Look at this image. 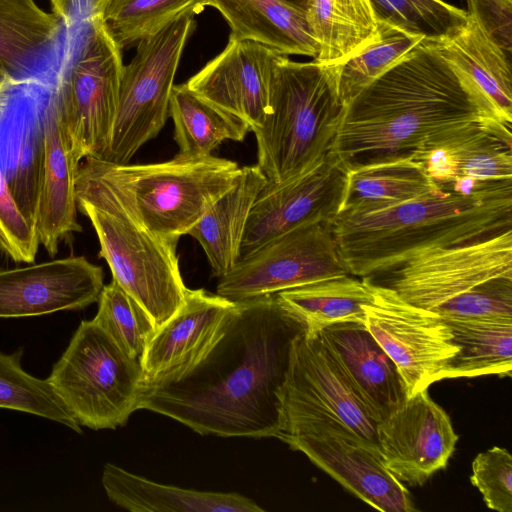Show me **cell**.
<instances>
[{
  "mask_svg": "<svg viewBox=\"0 0 512 512\" xmlns=\"http://www.w3.org/2000/svg\"><path fill=\"white\" fill-rule=\"evenodd\" d=\"M207 0H108L100 16L122 51L156 33L183 13H200Z\"/></svg>",
  "mask_w": 512,
  "mask_h": 512,
  "instance_id": "836d02e7",
  "label": "cell"
},
{
  "mask_svg": "<svg viewBox=\"0 0 512 512\" xmlns=\"http://www.w3.org/2000/svg\"><path fill=\"white\" fill-rule=\"evenodd\" d=\"M77 209L91 222L114 280L146 311L156 328L184 303L185 286L176 252L177 242L137 224L112 192L79 163Z\"/></svg>",
  "mask_w": 512,
  "mask_h": 512,
  "instance_id": "8992f818",
  "label": "cell"
},
{
  "mask_svg": "<svg viewBox=\"0 0 512 512\" xmlns=\"http://www.w3.org/2000/svg\"><path fill=\"white\" fill-rule=\"evenodd\" d=\"M103 270L84 256H69L0 270V318L84 309L98 301Z\"/></svg>",
  "mask_w": 512,
  "mask_h": 512,
  "instance_id": "2e32d148",
  "label": "cell"
},
{
  "mask_svg": "<svg viewBox=\"0 0 512 512\" xmlns=\"http://www.w3.org/2000/svg\"><path fill=\"white\" fill-rule=\"evenodd\" d=\"M425 38L396 26L379 22L377 37L357 54L340 64L339 91L346 105Z\"/></svg>",
  "mask_w": 512,
  "mask_h": 512,
  "instance_id": "e575fe53",
  "label": "cell"
},
{
  "mask_svg": "<svg viewBox=\"0 0 512 512\" xmlns=\"http://www.w3.org/2000/svg\"><path fill=\"white\" fill-rule=\"evenodd\" d=\"M484 117L468 81L424 39L347 102L332 152L347 171L413 159L429 137Z\"/></svg>",
  "mask_w": 512,
  "mask_h": 512,
  "instance_id": "7a4b0ae2",
  "label": "cell"
},
{
  "mask_svg": "<svg viewBox=\"0 0 512 512\" xmlns=\"http://www.w3.org/2000/svg\"><path fill=\"white\" fill-rule=\"evenodd\" d=\"M1 77V76H0ZM3 78V77H2Z\"/></svg>",
  "mask_w": 512,
  "mask_h": 512,
  "instance_id": "f6af8a7d",
  "label": "cell"
},
{
  "mask_svg": "<svg viewBox=\"0 0 512 512\" xmlns=\"http://www.w3.org/2000/svg\"><path fill=\"white\" fill-rule=\"evenodd\" d=\"M413 160L437 184L512 180L511 125L480 118L429 137Z\"/></svg>",
  "mask_w": 512,
  "mask_h": 512,
  "instance_id": "ac0fdd59",
  "label": "cell"
},
{
  "mask_svg": "<svg viewBox=\"0 0 512 512\" xmlns=\"http://www.w3.org/2000/svg\"><path fill=\"white\" fill-rule=\"evenodd\" d=\"M305 11L317 46L313 60L323 64L344 63L379 33L370 0H310Z\"/></svg>",
  "mask_w": 512,
  "mask_h": 512,
  "instance_id": "4316f807",
  "label": "cell"
},
{
  "mask_svg": "<svg viewBox=\"0 0 512 512\" xmlns=\"http://www.w3.org/2000/svg\"><path fill=\"white\" fill-rule=\"evenodd\" d=\"M377 424L319 334L304 331L293 346L278 436L329 430L355 436L380 451Z\"/></svg>",
  "mask_w": 512,
  "mask_h": 512,
  "instance_id": "9c48e42d",
  "label": "cell"
},
{
  "mask_svg": "<svg viewBox=\"0 0 512 512\" xmlns=\"http://www.w3.org/2000/svg\"><path fill=\"white\" fill-rule=\"evenodd\" d=\"M39 245L35 225L16 201L0 165V250L13 261L29 264Z\"/></svg>",
  "mask_w": 512,
  "mask_h": 512,
  "instance_id": "f35d334b",
  "label": "cell"
},
{
  "mask_svg": "<svg viewBox=\"0 0 512 512\" xmlns=\"http://www.w3.org/2000/svg\"><path fill=\"white\" fill-rule=\"evenodd\" d=\"M101 483L111 502L132 512H263L238 493L198 491L154 482L107 463Z\"/></svg>",
  "mask_w": 512,
  "mask_h": 512,
  "instance_id": "cb8c5ba5",
  "label": "cell"
},
{
  "mask_svg": "<svg viewBox=\"0 0 512 512\" xmlns=\"http://www.w3.org/2000/svg\"><path fill=\"white\" fill-rule=\"evenodd\" d=\"M431 311L444 320H512V277L484 282Z\"/></svg>",
  "mask_w": 512,
  "mask_h": 512,
  "instance_id": "74e56055",
  "label": "cell"
},
{
  "mask_svg": "<svg viewBox=\"0 0 512 512\" xmlns=\"http://www.w3.org/2000/svg\"><path fill=\"white\" fill-rule=\"evenodd\" d=\"M169 116L179 147L175 156L184 159L210 156L222 142H241L251 132L242 120L204 100L185 83L172 88Z\"/></svg>",
  "mask_w": 512,
  "mask_h": 512,
  "instance_id": "f546056e",
  "label": "cell"
},
{
  "mask_svg": "<svg viewBox=\"0 0 512 512\" xmlns=\"http://www.w3.org/2000/svg\"><path fill=\"white\" fill-rule=\"evenodd\" d=\"M345 489L382 512L415 511L411 494L385 466L380 451L355 436L321 431L277 437Z\"/></svg>",
  "mask_w": 512,
  "mask_h": 512,
  "instance_id": "e0dca14e",
  "label": "cell"
},
{
  "mask_svg": "<svg viewBox=\"0 0 512 512\" xmlns=\"http://www.w3.org/2000/svg\"><path fill=\"white\" fill-rule=\"evenodd\" d=\"M11 84L12 83L10 81H8L7 79L0 77V109L5 104L6 93Z\"/></svg>",
  "mask_w": 512,
  "mask_h": 512,
  "instance_id": "7bdbcfd3",
  "label": "cell"
},
{
  "mask_svg": "<svg viewBox=\"0 0 512 512\" xmlns=\"http://www.w3.org/2000/svg\"><path fill=\"white\" fill-rule=\"evenodd\" d=\"M40 129L41 167L34 224L40 245L53 257L64 239L82 230L75 194L80 161L71 152L54 99Z\"/></svg>",
  "mask_w": 512,
  "mask_h": 512,
  "instance_id": "7402d4cb",
  "label": "cell"
},
{
  "mask_svg": "<svg viewBox=\"0 0 512 512\" xmlns=\"http://www.w3.org/2000/svg\"><path fill=\"white\" fill-rule=\"evenodd\" d=\"M266 183L258 165L242 167L234 185L189 230L205 252L214 277H223L239 261L251 208Z\"/></svg>",
  "mask_w": 512,
  "mask_h": 512,
  "instance_id": "484cf974",
  "label": "cell"
},
{
  "mask_svg": "<svg viewBox=\"0 0 512 512\" xmlns=\"http://www.w3.org/2000/svg\"><path fill=\"white\" fill-rule=\"evenodd\" d=\"M305 325L276 294L236 302L222 336L186 372L145 381L138 410L200 435L277 437L295 340Z\"/></svg>",
  "mask_w": 512,
  "mask_h": 512,
  "instance_id": "6da1fadb",
  "label": "cell"
},
{
  "mask_svg": "<svg viewBox=\"0 0 512 512\" xmlns=\"http://www.w3.org/2000/svg\"><path fill=\"white\" fill-rule=\"evenodd\" d=\"M279 301L305 325L307 335L345 322H364L371 301L370 277L351 274L324 279L276 293Z\"/></svg>",
  "mask_w": 512,
  "mask_h": 512,
  "instance_id": "83f0119b",
  "label": "cell"
},
{
  "mask_svg": "<svg viewBox=\"0 0 512 512\" xmlns=\"http://www.w3.org/2000/svg\"><path fill=\"white\" fill-rule=\"evenodd\" d=\"M458 352L444 379L496 374L512 376V320H445Z\"/></svg>",
  "mask_w": 512,
  "mask_h": 512,
  "instance_id": "4dcf8cb0",
  "label": "cell"
},
{
  "mask_svg": "<svg viewBox=\"0 0 512 512\" xmlns=\"http://www.w3.org/2000/svg\"><path fill=\"white\" fill-rule=\"evenodd\" d=\"M349 274L388 272L430 250L512 229V180H462L382 210L340 212L331 223Z\"/></svg>",
  "mask_w": 512,
  "mask_h": 512,
  "instance_id": "3957f363",
  "label": "cell"
},
{
  "mask_svg": "<svg viewBox=\"0 0 512 512\" xmlns=\"http://www.w3.org/2000/svg\"><path fill=\"white\" fill-rule=\"evenodd\" d=\"M318 334L376 422L386 419L404 404L408 398L404 381L364 322L335 324Z\"/></svg>",
  "mask_w": 512,
  "mask_h": 512,
  "instance_id": "44dd1931",
  "label": "cell"
},
{
  "mask_svg": "<svg viewBox=\"0 0 512 512\" xmlns=\"http://www.w3.org/2000/svg\"><path fill=\"white\" fill-rule=\"evenodd\" d=\"M391 272L389 287L409 303L433 310L484 282L512 277V229L430 250Z\"/></svg>",
  "mask_w": 512,
  "mask_h": 512,
  "instance_id": "4fadbf2b",
  "label": "cell"
},
{
  "mask_svg": "<svg viewBox=\"0 0 512 512\" xmlns=\"http://www.w3.org/2000/svg\"><path fill=\"white\" fill-rule=\"evenodd\" d=\"M371 301L363 306L364 324L395 363L408 398L444 379L459 346L437 313L413 305L388 285L370 279Z\"/></svg>",
  "mask_w": 512,
  "mask_h": 512,
  "instance_id": "7c38bea8",
  "label": "cell"
},
{
  "mask_svg": "<svg viewBox=\"0 0 512 512\" xmlns=\"http://www.w3.org/2000/svg\"><path fill=\"white\" fill-rule=\"evenodd\" d=\"M275 54L260 43L229 37L225 49L185 84L253 131L261 126L268 111Z\"/></svg>",
  "mask_w": 512,
  "mask_h": 512,
  "instance_id": "ffe728a7",
  "label": "cell"
},
{
  "mask_svg": "<svg viewBox=\"0 0 512 512\" xmlns=\"http://www.w3.org/2000/svg\"><path fill=\"white\" fill-rule=\"evenodd\" d=\"M330 222L301 225L239 259L219 278L217 294L233 302L348 275Z\"/></svg>",
  "mask_w": 512,
  "mask_h": 512,
  "instance_id": "8fae6325",
  "label": "cell"
},
{
  "mask_svg": "<svg viewBox=\"0 0 512 512\" xmlns=\"http://www.w3.org/2000/svg\"><path fill=\"white\" fill-rule=\"evenodd\" d=\"M92 319L129 357L140 360L157 328L146 311L114 280L104 285Z\"/></svg>",
  "mask_w": 512,
  "mask_h": 512,
  "instance_id": "d590c367",
  "label": "cell"
},
{
  "mask_svg": "<svg viewBox=\"0 0 512 512\" xmlns=\"http://www.w3.org/2000/svg\"><path fill=\"white\" fill-rule=\"evenodd\" d=\"M470 481L489 509L512 512V456L507 449L495 446L479 453Z\"/></svg>",
  "mask_w": 512,
  "mask_h": 512,
  "instance_id": "ab89813d",
  "label": "cell"
},
{
  "mask_svg": "<svg viewBox=\"0 0 512 512\" xmlns=\"http://www.w3.org/2000/svg\"><path fill=\"white\" fill-rule=\"evenodd\" d=\"M47 379L81 427L102 430L126 425L138 410L145 377L140 360L93 320H83Z\"/></svg>",
  "mask_w": 512,
  "mask_h": 512,
  "instance_id": "52a82bcc",
  "label": "cell"
},
{
  "mask_svg": "<svg viewBox=\"0 0 512 512\" xmlns=\"http://www.w3.org/2000/svg\"><path fill=\"white\" fill-rule=\"evenodd\" d=\"M196 14L186 11L136 44L134 57L122 67L115 119L101 160L129 163L165 126L174 77Z\"/></svg>",
  "mask_w": 512,
  "mask_h": 512,
  "instance_id": "ba28073f",
  "label": "cell"
},
{
  "mask_svg": "<svg viewBox=\"0 0 512 512\" xmlns=\"http://www.w3.org/2000/svg\"><path fill=\"white\" fill-rule=\"evenodd\" d=\"M347 169L331 151L314 169L283 183H266L251 208L240 258L304 224L330 222L342 206Z\"/></svg>",
  "mask_w": 512,
  "mask_h": 512,
  "instance_id": "5bb4252c",
  "label": "cell"
},
{
  "mask_svg": "<svg viewBox=\"0 0 512 512\" xmlns=\"http://www.w3.org/2000/svg\"><path fill=\"white\" fill-rule=\"evenodd\" d=\"M141 227L177 242L237 181L235 161L212 155L150 164H116L94 157L80 162Z\"/></svg>",
  "mask_w": 512,
  "mask_h": 512,
  "instance_id": "5b68a950",
  "label": "cell"
},
{
  "mask_svg": "<svg viewBox=\"0 0 512 512\" xmlns=\"http://www.w3.org/2000/svg\"><path fill=\"white\" fill-rule=\"evenodd\" d=\"M82 49L61 81L54 98L74 157L101 159L115 119L121 71V50L101 16L88 21Z\"/></svg>",
  "mask_w": 512,
  "mask_h": 512,
  "instance_id": "30bf717a",
  "label": "cell"
},
{
  "mask_svg": "<svg viewBox=\"0 0 512 512\" xmlns=\"http://www.w3.org/2000/svg\"><path fill=\"white\" fill-rule=\"evenodd\" d=\"M436 186L413 159L361 166L347 172L340 212L362 214L382 210L415 199Z\"/></svg>",
  "mask_w": 512,
  "mask_h": 512,
  "instance_id": "f1b7e54d",
  "label": "cell"
},
{
  "mask_svg": "<svg viewBox=\"0 0 512 512\" xmlns=\"http://www.w3.org/2000/svg\"><path fill=\"white\" fill-rule=\"evenodd\" d=\"M52 13L70 27L78 20L89 21L100 15L108 0H50Z\"/></svg>",
  "mask_w": 512,
  "mask_h": 512,
  "instance_id": "b9f144b4",
  "label": "cell"
},
{
  "mask_svg": "<svg viewBox=\"0 0 512 512\" xmlns=\"http://www.w3.org/2000/svg\"><path fill=\"white\" fill-rule=\"evenodd\" d=\"M467 13L511 57L512 0H466Z\"/></svg>",
  "mask_w": 512,
  "mask_h": 512,
  "instance_id": "60d3db41",
  "label": "cell"
},
{
  "mask_svg": "<svg viewBox=\"0 0 512 512\" xmlns=\"http://www.w3.org/2000/svg\"><path fill=\"white\" fill-rule=\"evenodd\" d=\"M339 69L275 54L268 111L252 131L257 165L268 183H283L314 169L333 150L345 111Z\"/></svg>",
  "mask_w": 512,
  "mask_h": 512,
  "instance_id": "277c9868",
  "label": "cell"
},
{
  "mask_svg": "<svg viewBox=\"0 0 512 512\" xmlns=\"http://www.w3.org/2000/svg\"><path fill=\"white\" fill-rule=\"evenodd\" d=\"M432 42L441 55L468 81L484 116L511 125V57L476 20L468 14L463 25Z\"/></svg>",
  "mask_w": 512,
  "mask_h": 512,
  "instance_id": "603a6c76",
  "label": "cell"
},
{
  "mask_svg": "<svg viewBox=\"0 0 512 512\" xmlns=\"http://www.w3.org/2000/svg\"><path fill=\"white\" fill-rule=\"evenodd\" d=\"M22 356V348L13 353L0 351V408L43 417L81 433V426L48 379L37 378L24 370Z\"/></svg>",
  "mask_w": 512,
  "mask_h": 512,
  "instance_id": "d6a6232c",
  "label": "cell"
},
{
  "mask_svg": "<svg viewBox=\"0 0 512 512\" xmlns=\"http://www.w3.org/2000/svg\"><path fill=\"white\" fill-rule=\"evenodd\" d=\"M61 20L35 0H0V76L11 83L58 36Z\"/></svg>",
  "mask_w": 512,
  "mask_h": 512,
  "instance_id": "1f68e13d",
  "label": "cell"
},
{
  "mask_svg": "<svg viewBox=\"0 0 512 512\" xmlns=\"http://www.w3.org/2000/svg\"><path fill=\"white\" fill-rule=\"evenodd\" d=\"M231 28L230 37L260 43L280 55L314 58L306 11L288 0H207Z\"/></svg>",
  "mask_w": 512,
  "mask_h": 512,
  "instance_id": "d4e9b609",
  "label": "cell"
},
{
  "mask_svg": "<svg viewBox=\"0 0 512 512\" xmlns=\"http://www.w3.org/2000/svg\"><path fill=\"white\" fill-rule=\"evenodd\" d=\"M294 4H296L299 7H302L303 9H306V6L310 0H288Z\"/></svg>",
  "mask_w": 512,
  "mask_h": 512,
  "instance_id": "ee69618b",
  "label": "cell"
},
{
  "mask_svg": "<svg viewBox=\"0 0 512 512\" xmlns=\"http://www.w3.org/2000/svg\"><path fill=\"white\" fill-rule=\"evenodd\" d=\"M376 431L386 468L411 486L424 484L444 469L458 440L450 417L427 389L407 398Z\"/></svg>",
  "mask_w": 512,
  "mask_h": 512,
  "instance_id": "9a60e30c",
  "label": "cell"
},
{
  "mask_svg": "<svg viewBox=\"0 0 512 512\" xmlns=\"http://www.w3.org/2000/svg\"><path fill=\"white\" fill-rule=\"evenodd\" d=\"M379 22L436 40L467 21V11L443 0H370Z\"/></svg>",
  "mask_w": 512,
  "mask_h": 512,
  "instance_id": "8d00e7d4",
  "label": "cell"
},
{
  "mask_svg": "<svg viewBox=\"0 0 512 512\" xmlns=\"http://www.w3.org/2000/svg\"><path fill=\"white\" fill-rule=\"evenodd\" d=\"M236 302L188 289L184 303L159 328L140 362L145 381L176 377L201 361L222 336Z\"/></svg>",
  "mask_w": 512,
  "mask_h": 512,
  "instance_id": "d6986e66",
  "label": "cell"
}]
</instances>
